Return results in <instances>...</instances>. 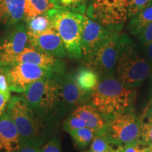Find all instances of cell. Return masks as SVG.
<instances>
[{"label": "cell", "mask_w": 152, "mask_h": 152, "mask_svg": "<svg viewBox=\"0 0 152 152\" xmlns=\"http://www.w3.org/2000/svg\"><path fill=\"white\" fill-rule=\"evenodd\" d=\"M150 75V68L134 41L127 34L120 33L115 77L123 85L133 89Z\"/></svg>", "instance_id": "cell-1"}, {"label": "cell", "mask_w": 152, "mask_h": 152, "mask_svg": "<svg viewBox=\"0 0 152 152\" xmlns=\"http://www.w3.org/2000/svg\"><path fill=\"white\" fill-rule=\"evenodd\" d=\"M135 93L116 78L110 76L100 78L92 92L90 102L106 119L131 109Z\"/></svg>", "instance_id": "cell-2"}, {"label": "cell", "mask_w": 152, "mask_h": 152, "mask_svg": "<svg viewBox=\"0 0 152 152\" xmlns=\"http://www.w3.org/2000/svg\"><path fill=\"white\" fill-rule=\"evenodd\" d=\"M62 75L36 81L23 93L22 96L26 103L47 122L50 121L63 107L61 94Z\"/></svg>", "instance_id": "cell-3"}, {"label": "cell", "mask_w": 152, "mask_h": 152, "mask_svg": "<svg viewBox=\"0 0 152 152\" xmlns=\"http://www.w3.org/2000/svg\"><path fill=\"white\" fill-rule=\"evenodd\" d=\"M7 113L16 125L20 142L43 144L48 134L47 121L35 113L23 96H11Z\"/></svg>", "instance_id": "cell-4"}, {"label": "cell", "mask_w": 152, "mask_h": 152, "mask_svg": "<svg viewBox=\"0 0 152 152\" xmlns=\"http://www.w3.org/2000/svg\"><path fill=\"white\" fill-rule=\"evenodd\" d=\"M47 14L61 38L67 56L71 59H81V36L84 14L56 8L49 10Z\"/></svg>", "instance_id": "cell-5"}, {"label": "cell", "mask_w": 152, "mask_h": 152, "mask_svg": "<svg viewBox=\"0 0 152 152\" xmlns=\"http://www.w3.org/2000/svg\"><path fill=\"white\" fill-rule=\"evenodd\" d=\"M130 0H90L87 16L113 31H119L129 18Z\"/></svg>", "instance_id": "cell-6"}, {"label": "cell", "mask_w": 152, "mask_h": 152, "mask_svg": "<svg viewBox=\"0 0 152 152\" xmlns=\"http://www.w3.org/2000/svg\"><path fill=\"white\" fill-rule=\"evenodd\" d=\"M106 129L113 145L122 146L140 140V119L131 109L108 119Z\"/></svg>", "instance_id": "cell-7"}, {"label": "cell", "mask_w": 152, "mask_h": 152, "mask_svg": "<svg viewBox=\"0 0 152 152\" xmlns=\"http://www.w3.org/2000/svg\"><path fill=\"white\" fill-rule=\"evenodd\" d=\"M7 74L11 92L23 93L32 84L39 80L58 74L39 66L26 63L1 66Z\"/></svg>", "instance_id": "cell-8"}, {"label": "cell", "mask_w": 152, "mask_h": 152, "mask_svg": "<svg viewBox=\"0 0 152 152\" xmlns=\"http://www.w3.org/2000/svg\"><path fill=\"white\" fill-rule=\"evenodd\" d=\"M119 31H113L98 50L84 62V65L98 74L100 78L115 76Z\"/></svg>", "instance_id": "cell-9"}, {"label": "cell", "mask_w": 152, "mask_h": 152, "mask_svg": "<svg viewBox=\"0 0 152 152\" xmlns=\"http://www.w3.org/2000/svg\"><path fill=\"white\" fill-rule=\"evenodd\" d=\"M28 45V36L25 23L13 26L11 31L0 41V66L14 64L16 58Z\"/></svg>", "instance_id": "cell-10"}, {"label": "cell", "mask_w": 152, "mask_h": 152, "mask_svg": "<svg viewBox=\"0 0 152 152\" xmlns=\"http://www.w3.org/2000/svg\"><path fill=\"white\" fill-rule=\"evenodd\" d=\"M113 30H108L102 25L83 15L81 36L82 58L86 61L94 54L111 35Z\"/></svg>", "instance_id": "cell-11"}, {"label": "cell", "mask_w": 152, "mask_h": 152, "mask_svg": "<svg viewBox=\"0 0 152 152\" xmlns=\"http://www.w3.org/2000/svg\"><path fill=\"white\" fill-rule=\"evenodd\" d=\"M17 63L31 64L58 74L66 73V64L61 58L41 52L29 43L23 52L17 57L14 64Z\"/></svg>", "instance_id": "cell-12"}, {"label": "cell", "mask_w": 152, "mask_h": 152, "mask_svg": "<svg viewBox=\"0 0 152 152\" xmlns=\"http://www.w3.org/2000/svg\"><path fill=\"white\" fill-rule=\"evenodd\" d=\"M28 43L38 50L57 58H66L67 53L61 38L54 27L36 35L28 36Z\"/></svg>", "instance_id": "cell-13"}, {"label": "cell", "mask_w": 152, "mask_h": 152, "mask_svg": "<svg viewBox=\"0 0 152 152\" xmlns=\"http://www.w3.org/2000/svg\"><path fill=\"white\" fill-rule=\"evenodd\" d=\"M61 94L62 106L76 107L90 101L92 94L83 91L77 85L72 73H65L61 76Z\"/></svg>", "instance_id": "cell-14"}, {"label": "cell", "mask_w": 152, "mask_h": 152, "mask_svg": "<svg viewBox=\"0 0 152 152\" xmlns=\"http://www.w3.org/2000/svg\"><path fill=\"white\" fill-rule=\"evenodd\" d=\"M20 146V137L16 125L5 112L0 117V152H16Z\"/></svg>", "instance_id": "cell-15"}, {"label": "cell", "mask_w": 152, "mask_h": 152, "mask_svg": "<svg viewBox=\"0 0 152 152\" xmlns=\"http://www.w3.org/2000/svg\"><path fill=\"white\" fill-rule=\"evenodd\" d=\"M71 114L84 120L86 122L87 128H90L94 135L103 132L107 127L106 119L91 103H85L76 106Z\"/></svg>", "instance_id": "cell-16"}, {"label": "cell", "mask_w": 152, "mask_h": 152, "mask_svg": "<svg viewBox=\"0 0 152 152\" xmlns=\"http://www.w3.org/2000/svg\"><path fill=\"white\" fill-rule=\"evenodd\" d=\"M25 0H0V23L7 26H16L23 20Z\"/></svg>", "instance_id": "cell-17"}, {"label": "cell", "mask_w": 152, "mask_h": 152, "mask_svg": "<svg viewBox=\"0 0 152 152\" xmlns=\"http://www.w3.org/2000/svg\"><path fill=\"white\" fill-rule=\"evenodd\" d=\"M72 74L77 85L90 94H92L99 82L98 74L85 65L80 66Z\"/></svg>", "instance_id": "cell-18"}, {"label": "cell", "mask_w": 152, "mask_h": 152, "mask_svg": "<svg viewBox=\"0 0 152 152\" xmlns=\"http://www.w3.org/2000/svg\"><path fill=\"white\" fill-rule=\"evenodd\" d=\"M128 30L131 35L137 36L147 26L152 23V4L142 9L130 18Z\"/></svg>", "instance_id": "cell-19"}, {"label": "cell", "mask_w": 152, "mask_h": 152, "mask_svg": "<svg viewBox=\"0 0 152 152\" xmlns=\"http://www.w3.org/2000/svg\"><path fill=\"white\" fill-rule=\"evenodd\" d=\"M54 8L52 0H25L24 21Z\"/></svg>", "instance_id": "cell-20"}, {"label": "cell", "mask_w": 152, "mask_h": 152, "mask_svg": "<svg viewBox=\"0 0 152 152\" xmlns=\"http://www.w3.org/2000/svg\"><path fill=\"white\" fill-rule=\"evenodd\" d=\"M28 36L36 35L52 28V23L47 13L25 20Z\"/></svg>", "instance_id": "cell-21"}, {"label": "cell", "mask_w": 152, "mask_h": 152, "mask_svg": "<svg viewBox=\"0 0 152 152\" xmlns=\"http://www.w3.org/2000/svg\"><path fill=\"white\" fill-rule=\"evenodd\" d=\"M56 9L75 11L84 14L88 4L89 0H52Z\"/></svg>", "instance_id": "cell-22"}, {"label": "cell", "mask_w": 152, "mask_h": 152, "mask_svg": "<svg viewBox=\"0 0 152 152\" xmlns=\"http://www.w3.org/2000/svg\"><path fill=\"white\" fill-rule=\"evenodd\" d=\"M140 140L147 146L152 143V109L148 108L140 119Z\"/></svg>", "instance_id": "cell-23"}, {"label": "cell", "mask_w": 152, "mask_h": 152, "mask_svg": "<svg viewBox=\"0 0 152 152\" xmlns=\"http://www.w3.org/2000/svg\"><path fill=\"white\" fill-rule=\"evenodd\" d=\"M107 128V127H106ZM112 142L107 129L94 135L88 152H106L111 147Z\"/></svg>", "instance_id": "cell-24"}, {"label": "cell", "mask_w": 152, "mask_h": 152, "mask_svg": "<svg viewBox=\"0 0 152 152\" xmlns=\"http://www.w3.org/2000/svg\"><path fill=\"white\" fill-rule=\"evenodd\" d=\"M70 134L74 143L80 149L86 147L92 141L94 137V132L87 127L72 131Z\"/></svg>", "instance_id": "cell-25"}, {"label": "cell", "mask_w": 152, "mask_h": 152, "mask_svg": "<svg viewBox=\"0 0 152 152\" xmlns=\"http://www.w3.org/2000/svg\"><path fill=\"white\" fill-rule=\"evenodd\" d=\"M85 127H87V125L86 122L84 120L72 114L65 120L63 125L64 130L69 133L77 129H80Z\"/></svg>", "instance_id": "cell-26"}, {"label": "cell", "mask_w": 152, "mask_h": 152, "mask_svg": "<svg viewBox=\"0 0 152 152\" xmlns=\"http://www.w3.org/2000/svg\"><path fill=\"white\" fill-rule=\"evenodd\" d=\"M150 0H130L129 18H132L142 9L149 6Z\"/></svg>", "instance_id": "cell-27"}, {"label": "cell", "mask_w": 152, "mask_h": 152, "mask_svg": "<svg viewBox=\"0 0 152 152\" xmlns=\"http://www.w3.org/2000/svg\"><path fill=\"white\" fill-rule=\"evenodd\" d=\"M40 152H61V140L58 136L53 137L42 147Z\"/></svg>", "instance_id": "cell-28"}, {"label": "cell", "mask_w": 152, "mask_h": 152, "mask_svg": "<svg viewBox=\"0 0 152 152\" xmlns=\"http://www.w3.org/2000/svg\"><path fill=\"white\" fill-rule=\"evenodd\" d=\"M147 147L148 146L140 140L125 144L122 152H145Z\"/></svg>", "instance_id": "cell-29"}, {"label": "cell", "mask_w": 152, "mask_h": 152, "mask_svg": "<svg viewBox=\"0 0 152 152\" xmlns=\"http://www.w3.org/2000/svg\"><path fill=\"white\" fill-rule=\"evenodd\" d=\"M10 86L6 72L1 66H0V92L11 96Z\"/></svg>", "instance_id": "cell-30"}, {"label": "cell", "mask_w": 152, "mask_h": 152, "mask_svg": "<svg viewBox=\"0 0 152 152\" xmlns=\"http://www.w3.org/2000/svg\"><path fill=\"white\" fill-rule=\"evenodd\" d=\"M42 144L37 142H20V146L16 152H40Z\"/></svg>", "instance_id": "cell-31"}, {"label": "cell", "mask_w": 152, "mask_h": 152, "mask_svg": "<svg viewBox=\"0 0 152 152\" xmlns=\"http://www.w3.org/2000/svg\"><path fill=\"white\" fill-rule=\"evenodd\" d=\"M138 41L140 44L144 46V45H147L152 42V23L147 26L143 31L141 32L137 35Z\"/></svg>", "instance_id": "cell-32"}, {"label": "cell", "mask_w": 152, "mask_h": 152, "mask_svg": "<svg viewBox=\"0 0 152 152\" xmlns=\"http://www.w3.org/2000/svg\"><path fill=\"white\" fill-rule=\"evenodd\" d=\"M143 47V56L150 68V78L152 80V42Z\"/></svg>", "instance_id": "cell-33"}, {"label": "cell", "mask_w": 152, "mask_h": 152, "mask_svg": "<svg viewBox=\"0 0 152 152\" xmlns=\"http://www.w3.org/2000/svg\"><path fill=\"white\" fill-rule=\"evenodd\" d=\"M11 96L0 92V117L5 113Z\"/></svg>", "instance_id": "cell-34"}, {"label": "cell", "mask_w": 152, "mask_h": 152, "mask_svg": "<svg viewBox=\"0 0 152 152\" xmlns=\"http://www.w3.org/2000/svg\"><path fill=\"white\" fill-rule=\"evenodd\" d=\"M106 152H119V151H117V150L114 149L113 147H110V149H109V150H108V151H106Z\"/></svg>", "instance_id": "cell-35"}, {"label": "cell", "mask_w": 152, "mask_h": 152, "mask_svg": "<svg viewBox=\"0 0 152 152\" xmlns=\"http://www.w3.org/2000/svg\"><path fill=\"white\" fill-rule=\"evenodd\" d=\"M148 151L149 152H152V143L148 146Z\"/></svg>", "instance_id": "cell-36"}, {"label": "cell", "mask_w": 152, "mask_h": 152, "mask_svg": "<svg viewBox=\"0 0 152 152\" xmlns=\"http://www.w3.org/2000/svg\"><path fill=\"white\" fill-rule=\"evenodd\" d=\"M150 104H151V105H150V107H149V109H152V95H151V101H150Z\"/></svg>", "instance_id": "cell-37"}, {"label": "cell", "mask_w": 152, "mask_h": 152, "mask_svg": "<svg viewBox=\"0 0 152 152\" xmlns=\"http://www.w3.org/2000/svg\"><path fill=\"white\" fill-rule=\"evenodd\" d=\"M152 4V0H150V4L149 5H151Z\"/></svg>", "instance_id": "cell-38"}]
</instances>
